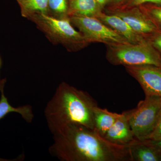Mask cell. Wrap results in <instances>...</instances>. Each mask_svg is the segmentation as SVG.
<instances>
[{"instance_id": "obj_1", "label": "cell", "mask_w": 161, "mask_h": 161, "mask_svg": "<svg viewBox=\"0 0 161 161\" xmlns=\"http://www.w3.org/2000/svg\"><path fill=\"white\" fill-rule=\"evenodd\" d=\"M50 154L62 161H132L129 146L110 142L95 130L67 125L53 135Z\"/></svg>"}, {"instance_id": "obj_2", "label": "cell", "mask_w": 161, "mask_h": 161, "mask_svg": "<svg viewBox=\"0 0 161 161\" xmlns=\"http://www.w3.org/2000/svg\"><path fill=\"white\" fill-rule=\"evenodd\" d=\"M96 106V102L87 92L61 82L44 109L50 131L55 135L71 124L94 130V109Z\"/></svg>"}, {"instance_id": "obj_3", "label": "cell", "mask_w": 161, "mask_h": 161, "mask_svg": "<svg viewBox=\"0 0 161 161\" xmlns=\"http://www.w3.org/2000/svg\"><path fill=\"white\" fill-rule=\"evenodd\" d=\"M54 44H60L69 52H77L90 43L72 24L69 18L59 19L44 14H36L28 18Z\"/></svg>"}, {"instance_id": "obj_4", "label": "cell", "mask_w": 161, "mask_h": 161, "mask_svg": "<svg viewBox=\"0 0 161 161\" xmlns=\"http://www.w3.org/2000/svg\"><path fill=\"white\" fill-rule=\"evenodd\" d=\"M106 58L111 64L124 67L152 65L160 68L161 54L150 41L107 45Z\"/></svg>"}, {"instance_id": "obj_5", "label": "cell", "mask_w": 161, "mask_h": 161, "mask_svg": "<svg viewBox=\"0 0 161 161\" xmlns=\"http://www.w3.org/2000/svg\"><path fill=\"white\" fill-rule=\"evenodd\" d=\"M161 111V97L146 96L137 107L131 110L130 126L134 137L139 141L150 139Z\"/></svg>"}, {"instance_id": "obj_6", "label": "cell", "mask_w": 161, "mask_h": 161, "mask_svg": "<svg viewBox=\"0 0 161 161\" xmlns=\"http://www.w3.org/2000/svg\"><path fill=\"white\" fill-rule=\"evenodd\" d=\"M71 22L88 42L103 43L107 45L128 43V42L105 24L94 17L73 16Z\"/></svg>"}, {"instance_id": "obj_7", "label": "cell", "mask_w": 161, "mask_h": 161, "mask_svg": "<svg viewBox=\"0 0 161 161\" xmlns=\"http://www.w3.org/2000/svg\"><path fill=\"white\" fill-rule=\"evenodd\" d=\"M107 13L116 15L126 22L134 31L149 40L161 33V26L156 23L141 6L105 9Z\"/></svg>"}, {"instance_id": "obj_8", "label": "cell", "mask_w": 161, "mask_h": 161, "mask_svg": "<svg viewBox=\"0 0 161 161\" xmlns=\"http://www.w3.org/2000/svg\"><path fill=\"white\" fill-rule=\"evenodd\" d=\"M127 73L138 81L146 96L161 97V69L152 65L125 67Z\"/></svg>"}, {"instance_id": "obj_9", "label": "cell", "mask_w": 161, "mask_h": 161, "mask_svg": "<svg viewBox=\"0 0 161 161\" xmlns=\"http://www.w3.org/2000/svg\"><path fill=\"white\" fill-rule=\"evenodd\" d=\"M130 114L131 110L121 113L104 138L112 143L129 146L135 139L130 125Z\"/></svg>"}, {"instance_id": "obj_10", "label": "cell", "mask_w": 161, "mask_h": 161, "mask_svg": "<svg viewBox=\"0 0 161 161\" xmlns=\"http://www.w3.org/2000/svg\"><path fill=\"white\" fill-rule=\"evenodd\" d=\"M96 18L114 31L129 43L137 44L150 41L137 34L126 22L116 15L107 13L103 11Z\"/></svg>"}, {"instance_id": "obj_11", "label": "cell", "mask_w": 161, "mask_h": 161, "mask_svg": "<svg viewBox=\"0 0 161 161\" xmlns=\"http://www.w3.org/2000/svg\"><path fill=\"white\" fill-rule=\"evenodd\" d=\"M132 161H161V152L147 140L135 139L129 145Z\"/></svg>"}, {"instance_id": "obj_12", "label": "cell", "mask_w": 161, "mask_h": 161, "mask_svg": "<svg viewBox=\"0 0 161 161\" xmlns=\"http://www.w3.org/2000/svg\"><path fill=\"white\" fill-rule=\"evenodd\" d=\"M104 11L97 0H69L68 15L96 18Z\"/></svg>"}, {"instance_id": "obj_13", "label": "cell", "mask_w": 161, "mask_h": 161, "mask_svg": "<svg viewBox=\"0 0 161 161\" xmlns=\"http://www.w3.org/2000/svg\"><path fill=\"white\" fill-rule=\"evenodd\" d=\"M119 115L96 106L94 109V130L103 137Z\"/></svg>"}, {"instance_id": "obj_14", "label": "cell", "mask_w": 161, "mask_h": 161, "mask_svg": "<svg viewBox=\"0 0 161 161\" xmlns=\"http://www.w3.org/2000/svg\"><path fill=\"white\" fill-rule=\"evenodd\" d=\"M4 87L0 89L1 93L0 98V119L4 118L6 115L12 112L19 113L23 119L28 123H31L34 118L33 112L31 106L29 105L15 108L13 107L8 102L4 94ZM10 160L0 158V161H10Z\"/></svg>"}, {"instance_id": "obj_15", "label": "cell", "mask_w": 161, "mask_h": 161, "mask_svg": "<svg viewBox=\"0 0 161 161\" xmlns=\"http://www.w3.org/2000/svg\"><path fill=\"white\" fill-rule=\"evenodd\" d=\"M19 5L23 17L28 19L32 15L41 13L47 14L48 0H16Z\"/></svg>"}, {"instance_id": "obj_16", "label": "cell", "mask_w": 161, "mask_h": 161, "mask_svg": "<svg viewBox=\"0 0 161 161\" xmlns=\"http://www.w3.org/2000/svg\"><path fill=\"white\" fill-rule=\"evenodd\" d=\"M69 0H48L47 14L59 19L69 18Z\"/></svg>"}, {"instance_id": "obj_17", "label": "cell", "mask_w": 161, "mask_h": 161, "mask_svg": "<svg viewBox=\"0 0 161 161\" xmlns=\"http://www.w3.org/2000/svg\"><path fill=\"white\" fill-rule=\"evenodd\" d=\"M147 4L161 6V0H125L119 6L115 8L126 9V8L143 6V5H147Z\"/></svg>"}, {"instance_id": "obj_18", "label": "cell", "mask_w": 161, "mask_h": 161, "mask_svg": "<svg viewBox=\"0 0 161 161\" xmlns=\"http://www.w3.org/2000/svg\"><path fill=\"white\" fill-rule=\"evenodd\" d=\"M140 6L156 23L161 26V6L150 4Z\"/></svg>"}, {"instance_id": "obj_19", "label": "cell", "mask_w": 161, "mask_h": 161, "mask_svg": "<svg viewBox=\"0 0 161 161\" xmlns=\"http://www.w3.org/2000/svg\"><path fill=\"white\" fill-rule=\"evenodd\" d=\"M161 138V111L159 116L157 123L155 129L153 132L150 140H157Z\"/></svg>"}, {"instance_id": "obj_20", "label": "cell", "mask_w": 161, "mask_h": 161, "mask_svg": "<svg viewBox=\"0 0 161 161\" xmlns=\"http://www.w3.org/2000/svg\"><path fill=\"white\" fill-rule=\"evenodd\" d=\"M150 41L153 47L161 54V33L153 37Z\"/></svg>"}, {"instance_id": "obj_21", "label": "cell", "mask_w": 161, "mask_h": 161, "mask_svg": "<svg viewBox=\"0 0 161 161\" xmlns=\"http://www.w3.org/2000/svg\"><path fill=\"white\" fill-rule=\"evenodd\" d=\"M125 1V0H110L109 3L107 5L106 8L109 9V8H115V7L119 6Z\"/></svg>"}, {"instance_id": "obj_22", "label": "cell", "mask_w": 161, "mask_h": 161, "mask_svg": "<svg viewBox=\"0 0 161 161\" xmlns=\"http://www.w3.org/2000/svg\"><path fill=\"white\" fill-rule=\"evenodd\" d=\"M153 146L155 147L157 150L161 152V138L157 140H147Z\"/></svg>"}, {"instance_id": "obj_23", "label": "cell", "mask_w": 161, "mask_h": 161, "mask_svg": "<svg viewBox=\"0 0 161 161\" xmlns=\"http://www.w3.org/2000/svg\"><path fill=\"white\" fill-rule=\"evenodd\" d=\"M110 0H97V2L101 6V7L103 8V9H104L105 8L109 3Z\"/></svg>"}, {"instance_id": "obj_24", "label": "cell", "mask_w": 161, "mask_h": 161, "mask_svg": "<svg viewBox=\"0 0 161 161\" xmlns=\"http://www.w3.org/2000/svg\"><path fill=\"white\" fill-rule=\"evenodd\" d=\"M6 82V78H1V73H0V89L5 87Z\"/></svg>"}, {"instance_id": "obj_25", "label": "cell", "mask_w": 161, "mask_h": 161, "mask_svg": "<svg viewBox=\"0 0 161 161\" xmlns=\"http://www.w3.org/2000/svg\"><path fill=\"white\" fill-rule=\"evenodd\" d=\"M2 59H1V57H0V68H1V66H2Z\"/></svg>"}, {"instance_id": "obj_26", "label": "cell", "mask_w": 161, "mask_h": 161, "mask_svg": "<svg viewBox=\"0 0 161 161\" xmlns=\"http://www.w3.org/2000/svg\"><path fill=\"white\" fill-rule=\"evenodd\" d=\"M160 68L161 69V66Z\"/></svg>"}]
</instances>
